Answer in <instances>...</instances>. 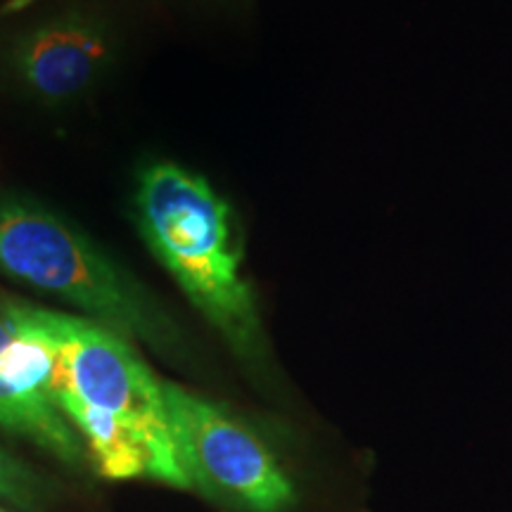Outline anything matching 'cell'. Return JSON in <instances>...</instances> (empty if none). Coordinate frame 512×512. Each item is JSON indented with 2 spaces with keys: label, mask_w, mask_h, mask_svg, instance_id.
<instances>
[{
  "label": "cell",
  "mask_w": 512,
  "mask_h": 512,
  "mask_svg": "<svg viewBox=\"0 0 512 512\" xmlns=\"http://www.w3.org/2000/svg\"><path fill=\"white\" fill-rule=\"evenodd\" d=\"M0 275L159 356L190 358L185 332L155 294L86 230L36 197L0 192Z\"/></svg>",
  "instance_id": "3957f363"
},
{
  "label": "cell",
  "mask_w": 512,
  "mask_h": 512,
  "mask_svg": "<svg viewBox=\"0 0 512 512\" xmlns=\"http://www.w3.org/2000/svg\"><path fill=\"white\" fill-rule=\"evenodd\" d=\"M117 50L110 19L93 8L69 5L12 31L0 46V74L24 100L57 110L105 81Z\"/></svg>",
  "instance_id": "5b68a950"
},
{
  "label": "cell",
  "mask_w": 512,
  "mask_h": 512,
  "mask_svg": "<svg viewBox=\"0 0 512 512\" xmlns=\"http://www.w3.org/2000/svg\"><path fill=\"white\" fill-rule=\"evenodd\" d=\"M133 221L145 247L230 354L268 377L271 351L259 299L242 271L240 223L214 185L176 162L140 166Z\"/></svg>",
  "instance_id": "7a4b0ae2"
},
{
  "label": "cell",
  "mask_w": 512,
  "mask_h": 512,
  "mask_svg": "<svg viewBox=\"0 0 512 512\" xmlns=\"http://www.w3.org/2000/svg\"><path fill=\"white\" fill-rule=\"evenodd\" d=\"M57 484L22 458L0 448V505L19 512H48L55 505Z\"/></svg>",
  "instance_id": "52a82bcc"
},
{
  "label": "cell",
  "mask_w": 512,
  "mask_h": 512,
  "mask_svg": "<svg viewBox=\"0 0 512 512\" xmlns=\"http://www.w3.org/2000/svg\"><path fill=\"white\" fill-rule=\"evenodd\" d=\"M0 430L29 441L69 470H81L86 446L38 382L29 347L0 318Z\"/></svg>",
  "instance_id": "8992f818"
},
{
  "label": "cell",
  "mask_w": 512,
  "mask_h": 512,
  "mask_svg": "<svg viewBox=\"0 0 512 512\" xmlns=\"http://www.w3.org/2000/svg\"><path fill=\"white\" fill-rule=\"evenodd\" d=\"M0 318L29 347L48 401L107 479L188 491L171 441L164 380L133 342L93 320L0 294Z\"/></svg>",
  "instance_id": "6da1fadb"
},
{
  "label": "cell",
  "mask_w": 512,
  "mask_h": 512,
  "mask_svg": "<svg viewBox=\"0 0 512 512\" xmlns=\"http://www.w3.org/2000/svg\"><path fill=\"white\" fill-rule=\"evenodd\" d=\"M164 401L188 491L226 512L297 508V479L259 425L178 382L164 380Z\"/></svg>",
  "instance_id": "277c9868"
},
{
  "label": "cell",
  "mask_w": 512,
  "mask_h": 512,
  "mask_svg": "<svg viewBox=\"0 0 512 512\" xmlns=\"http://www.w3.org/2000/svg\"><path fill=\"white\" fill-rule=\"evenodd\" d=\"M0 512H10L8 508H3V505H0Z\"/></svg>",
  "instance_id": "ba28073f"
}]
</instances>
